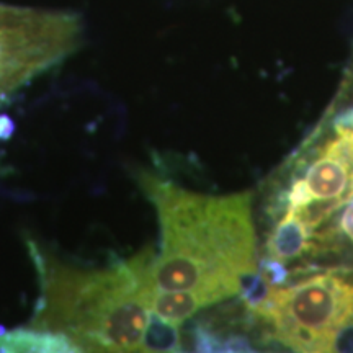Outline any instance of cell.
<instances>
[{
    "instance_id": "1",
    "label": "cell",
    "mask_w": 353,
    "mask_h": 353,
    "mask_svg": "<svg viewBox=\"0 0 353 353\" xmlns=\"http://www.w3.org/2000/svg\"><path fill=\"white\" fill-rule=\"evenodd\" d=\"M141 187L161 224L156 291H192L206 307L237 296L242 278L259 268L252 193L201 195L149 174Z\"/></svg>"
},
{
    "instance_id": "4",
    "label": "cell",
    "mask_w": 353,
    "mask_h": 353,
    "mask_svg": "<svg viewBox=\"0 0 353 353\" xmlns=\"http://www.w3.org/2000/svg\"><path fill=\"white\" fill-rule=\"evenodd\" d=\"M265 250L267 257L286 263L299 260L307 254H314L319 247L314 239V232L306 226L301 216L286 210L273 226L265 244Z\"/></svg>"
},
{
    "instance_id": "5",
    "label": "cell",
    "mask_w": 353,
    "mask_h": 353,
    "mask_svg": "<svg viewBox=\"0 0 353 353\" xmlns=\"http://www.w3.org/2000/svg\"><path fill=\"white\" fill-rule=\"evenodd\" d=\"M341 210L342 213L329 228L337 239H347L350 244H353V198H350Z\"/></svg>"
},
{
    "instance_id": "2",
    "label": "cell",
    "mask_w": 353,
    "mask_h": 353,
    "mask_svg": "<svg viewBox=\"0 0 353 353\" xmlns=\"http://www.w3.org/2000/svg\"><path fill=\"white\" fill-rule=\"evenodd\" d=\"M30 250L41 283L32 327L64 335L79 353H143L157 293L151 247L100 270L57 262L33 242Z\"/></svg>"
},
{
    "instance_id": "3",
    "label": "cell",
    "mask_w": 353,
    "mask_h": 353,
    "mask_svg": "<svg viewBox=\"0 0 353 353\" xmlns=\"http://www.w3.org/2000/svg\"><path fill=\"white\" fill-rule=\"evenodd\" d=\"M268 337L294 353H337V337L353 317V267L316 270L272 290L257 314Z\"/></svg>"
}]
</instances>
